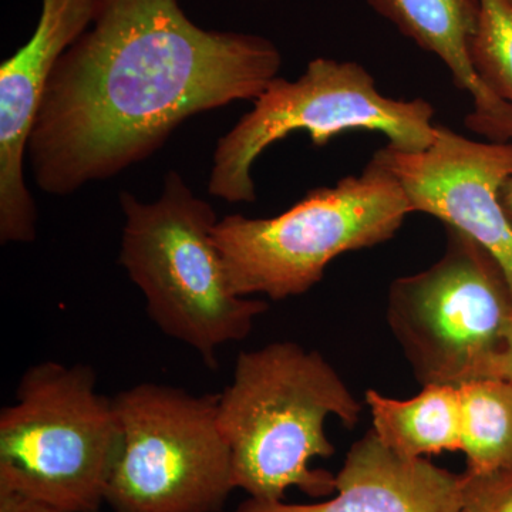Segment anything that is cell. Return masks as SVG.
Segmentation results:
<instances>
[{"label":"cell","instance_id":"9c48e42d","mask_svg":"<svg viewBox=\"0 0 512 512\" xmlns=\"http://www.w3.org/2000/svg\"><path fill=\"white\" fill-rule=\"evenodd\" d=\"M372 161L399 183L414 212L439 218L490 251L512 291V227L500 204L501 187L512 175V141L470 140L440 124L424 150L387 144Z\"/></svg>","mask_w":512,"mask_h":512},{"label":"cell","instance_id":"7c38bea8","mask_svg":"<svg viewBox=\"0 0 512 512\" xmlns=\"http://www.w3.org/2000/svg\"><path fill=\"white\" fill-rule=\"evenodd\" d=\"M403 36L439 57L453 82L473 100L466 127L497 143L512 141V107L495 96L471 62L481 0H367Z\"/></svg>","mask_w":512,"mask_h":512},{"label":"cell","instance_id":"6da1fadb","mask_svg":"<svg viewBox=\"0 0 512 512\" xmlns=\"http://www.w3.org/2000/svg\"><path fill=\"white\" fill-rule=\"evenodd\" d=\"M281 67L271 40L202 29L180 0H100L57 63L30 133L36 185L66 197L114 177L195 114L255 101Z\"/></svg>","mask_w":512,"mask_h":512},{"label":"cell","instance_id":"8fae6325","mask_svg":"<svg viewBox=\"0 0 512 512\" xmlns=\"http://www.w3.org/2000/svg\"><path fill=\"white\" fill-rule=\"evenodd\" d=\"M335 497L313 504L248 498L234 512H458L464 474L427 458H404L384 446L375 431L357 440L335 476Z\"/></svg>","mask_w":512,"mask_h":512},{"label":"cell","instance_id":"ffe728a7","mask_svg":"<svg viewBox=\"0 0 512 512\" xmlns=\"http://www.w3.org/2000/svg\"><path fill=\"white\" fill-rule=\"evenodd\" d=\"M503 2L512 10V0H503Z\"/></svg>","mask_w":512,"mask_h":512},{"label":"cell","instance_id":"ba28073f","mask_svg":"<svg viewBox=\"0 0 512 512\" xmlns=\"http://www.w3.org/2000/svg\"><path fill=\"white\" fill-rule=\"evenodd\" d=\"M121 450L106 504L114 512H221L237 490L218 423V394L141 383L113 397Z\"/></svg>","mask_w":512,"mask_h":512},{"label":"cell","instance_id":"3957f363","mask_svg":"<svg viewBox=\"0 0 512 512\" xmlns=\"http://www.w3.org/2000/svg\"><path fill=\"white\" fill-rule=\"evenodd\" d=\"M120 205L126 224L119 262L146 298L148 316L215 369L218 349L248 338L268 303L231 291L212 238L214 208L177 171L165 175L157 201L123 191Z\"/></svg>","mask_w":512,"mask_h":512},{"label":"cell","instance_id":"5b68a950","mask_svg":"<svg viewBox=\"0 0 512 512\" xmlns=\"http://www.w3.org/2000/svg\"><path fill=\"white\" fill-rule=\"evenodd\" d=\"M87 365L37 363L0 412V491L67 512H100L121 450L113 397Z\"/></svg>","mask_w":512,"mask_h":512},{"label":"cell","instance_id":"9a60e30c","mask_svg":"<svg viewBox=\"0 0 512 512\" xmlns=\"http://www.w3.org/2000/svg\"><path fill=\"white\" fill-rule=\"evenodd\" d=\"M470 52L485 86L512 107V10L503 0H481Z\"/></svg>","mask_w":512,"mask_h":512},{"label":"cell","instance_id":"e0dca14e","mask_svg":"<svg viewBox=\"0 0 512 512\" xmlns=\"http://www.w3.org/2000/svg\"><path fill=\"white\" fill-rule=\"evenodd\" d=\"M0 512H67L13 491H0Z\"/></svg>","mask_w":512,"mask_h":512},{"label":"cell","instance_id":"d6986e66","mask_svg":"<svg viewBox=\"0 0 512 512\" xmlns=\"http://www.w3.org/2000/svg\"><path fill=\"white\" fill-rule=\"evenodd\" d=\"M500 204L512 227V175L504 181L503 187H501Z\"/></svg>","mask_w":512,"mask_h":512},{"label":"cell","instance_id":"30bf717a","mask_svg":"<svg viewBox=\"0 0 512 512\" xmlns=\"http://www.w3.org/2000/svg\"><path fill=\"white\" fill-rule=\"evenodd\" d=\"M100 0H42L28 43L0 66V242L35 241L37 210L25 180L28 141L57 63L87 32Z\"/></svg>","mask_w":512,"mask_h":512},{"label":"cell","instance_id":"7a4b0ae2","mask_svg":"<svg viewBox=\"0 0 512 512\" xmlns=\"http://www.w3.org/2000/svg\"><path fill=\"white\" fill-rule=\"evenodd\" d=\"M363 404L319 352L274 342L242 352L231 383L218 394V423L232 457L237 490L266 503L284 501L296 487L312 498L335 494L336 478L313 470L330 458V416L355 427Z\"/></svg>","mask_w":512,"mask_h":512},{"label":"cell","instance_id":"ac0fdd59","mask_svg":"<svg viewBox=\"0 0 512 512\" xmlns=\"http://www.w3.org/2000/svg\"><path fill=\"white\" fill-rule=\"evenodd\" d=\"M500 379L510 380L512 383V323L508 330L507 345H505L503 362H501Z\"/></svg>","mask_w":512,"mask_h":512},{"label":"cell","instance_id":"4fadbf2b","mask_svg":"<svg viewBox=\"0 0 512 512\" xmlns=\"http://www.w3.org/2000/svg\"><path fill=\"white\" fill-rule=\"evenodd\" d=\"M373 431L384 446L404 458H427L461 450V402L456 386L430 384L412 399L367 390Z\"/></svg>","mask_w":512,"mask_h":512},{"label":"cell","instance_id":"52a82bcc","mask_svg":"<svg viewBox=\"0 0 512 512\" xmlns=\"http://www.w3.org/2000/svg\"><path fill=\"white\" fill-rule=\"evenodd\" d=\"M439 261L390 285L387 325L421 386L460 387L500 377L512 323L503 266L466 232L446 225Z\"/></svg>","mask_w":512,"mask_h":512},{"label":"cell","instance_id":"8992f818","mask_svg":"<svg viewBox=\"0 0 512 512\" xmlns=\"http://www.w3.org/2000/svg\"><path fill=\"white\" fill-rule=\"evenodd\" d=\"M433 119L429 101L383 96L362 64L316 57L299 79L272 80L254 109L218 140L208 192L231 204L255 202V161L295 131H306L315 147L348 131H377L390 147L420 151L436 137Z\"/></svg>","mask_w":512,"mask_h":512},{"label":"cell","instance_id":"5bb4252c","mask_svg":"<svg viewBox=\"0 0 512 512\" xmlns=\"http://www.w3.org/2000/svg\"><path fill=\"white\" fill-rule=\"evenodd\" d=\"M461 450L468 473L512 468V383L485 377L461 384Z\"/></svg>","mask_w":512,"mask_h":512},{"label":"cell","instance_id":"2e32d148","mask_svg":"<svg viewBox=\"0 0 512 512\" xmlns=\"http://www.w3.org/2000/svg\"><path fill=\"white\" fill-rule=\"evenodd\" d=\"M463 474V500L458 512H512V468Z\"/></svg>","mask_w":512,"mask_h":512},{"label":"cell","instance_id":"277c9868","mask_svg":"<svg viewBox=\"0 0 512 512\" xmlns=\"http://www.w3.org/2000/svg\"><path fill=\"white\" fill-rule=\"evenodd\" d=\"M412 214L399 183L370 160L362 174L309 191L276 217L228 215L212 238L235 295L282 301L311 291L338 256L392 239Z\"/></svg>","mask_w":512,"mask_h":512}]
</instances>
